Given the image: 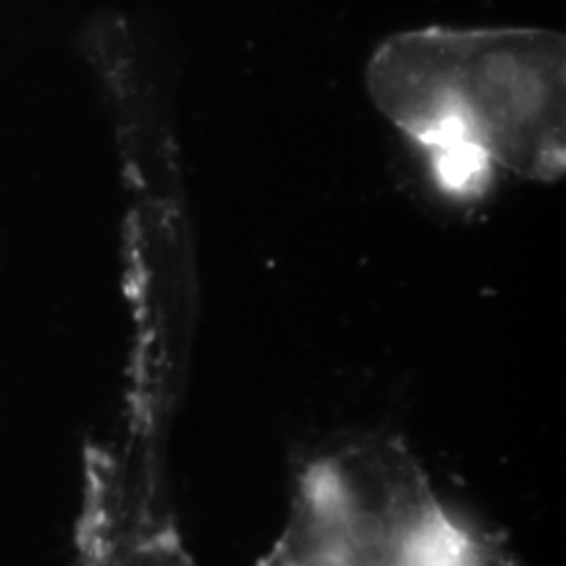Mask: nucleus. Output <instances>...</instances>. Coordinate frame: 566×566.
I'll return each mask as SVG.
<instances>
[{
  "label": "nucleus",
  "instance_id": "nucleus-1",
  "mask_svg": "<svg viewBox=\"0 0 566 566\" xmlns=\"http://www.w3.org/2000/svg\"><path fill=\"white\" fill-rule=\"evenodd\" d=\"M365 86L453 200L485 196L500 172L565 177L566 42L554 30L399 32L374 51Z\"/></svg>",
  "mask_w": 566,
  "mask_h": 566
},
{
  "label": "nucleus",
  "instance_id": "nucleus-2",
  "mask_svg": "<svg viewBox=\"0 0 566 566\" xmlns=\"http://www.w3.org/2000/svg\"><path fill=\"white\" fill-rule=\"evenodd\" d=\"M259 566L523 565L447 504L399 439L367 432L306 453L282 535Z\"/></svg>",
  "mask_w": 566,
  "mask_h": 566
}]
</instances>
